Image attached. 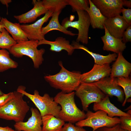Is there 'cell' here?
<instances>
[{
  "label": "cell",
  "mask_w": 131,
  "mask_h": 131,
  "mask_svg": "<svg viewBox=\"0 0 131 131\" xmlns=\"http://www.w3.org/2000/svg\"><path fill=\"white\" fill-rule=\"evenodd\" d=\"M118 85L122 87L125 96L124 99L123 103L122 106H124L127 101L131 97V79L129 78L119 77L117 78Z\"/></svg>",
  "instance_id": "cell-26"
},
{
  "label": "cell",
  "mask_w": 131,
  "mask_h": 131,
  "mask_svg": "<svg viewBox=\"0 0 131 131\" xmlns=\"http://www.w3.org/2000/svg\"><path fill=\"white\" fill-rule=\"evenodd\" d=\"M39 41L28 40L17 42L8 50L9 52L14 56L21 57L27 56L32 60L34 67L38 68L44 60L43 56L45 50L43 49H37Z\"/></svg>",
  "instance_id": "cell-5"
},
{
  "label": "cell",
  "mask_w": 131,
  "mask_h": 131,
  "mask_svg": "<svg viewBox=\"0 0 131 131\" xmlns=\"http://www.w3.org/2000/svg\"><path fill=\"white\" fill-rule=\"evenodd\" d=\"M78 17V20L75 21H71L68 17L64 18L62 21L61 25L65 29L69 27L77 29L78 31L76 41L81 42L83 44L88 43V32L90 25V18L87 12L84 10L76 11Z\"/></svg>",
  "instance_id": "cell-8"
},
{
  "label": "cell",
  "mask_w": 131,
  "mask_h": 131,
  "mask_svg": "<svg viewBox=\"0 0 131 131\" xmlns=\"http://www.w3.org/2000/svg\"><path fill=\"white\" fill-rule=\"evenodd\" d=\"M121 39L123 42L125 43L131 41V25L129 26L124 32Z\"/></svg>",
  "instance_id": "cell-34"
},
{
  "label": "cell",
  "mask_w": 131,
  "mask_h": 131,
  "mask_svg": "<svg viewBox=\"0 0 131 131\" xmlns=\"http://www.w3.org/2000/svg\"><path fill=\"white\" fill-rule=\"evenodd\" d=\"M1 33H0V36L1 35Z\"/></svg>",
  "instance_id": "cell-43"
},
{
  "label": "cell",
  "mask_w": 131,
  "mask_h": 131,
  "mask_svg": "<svg viewBox=\"0 0 131 131\" xmlns=\"http://www.w3.org/2000/svg\"><path fill=\"white\" fill-rule=\"evenodd\" d=\"M111 68L109 64L99 65L95 64L91 69L81 75V82L91 83L110 75Z\"/></svg>",
  "instance_id": "cell-13"
},
{
  "label": "cell",
  "mask_w": 131,
  "mask_h": 131,
  "mask_svg": "<svg viewBox=\"0 0 131 131\" xmlns=\"http://www.w3.org/2000/svg\"></svg>",
  "instance_id": "cell-44"
},
{
  "label": "cell",
  "mask_w": 131,
  "mask_h": 131,
  "mask_svg": "<svg viewBox=\"0 0 131 131\" xmlns=\"http://www.w3.org/2000/svg\"><path fill=\"white\" fill-rule=\"evenodd\" d=\"M42 131H63L65 122L51 115L42 116Z\"/></svg>",
  "instance_id": "cell-23"
},
{
  "label": "cell",
  "mask_w": 131,
  "mask_h": 131,
  "mask_svg": "<svg viewBox=\"0 0 131 131\" xmlns=\"http://www.w3.org/2000/svg\"><path fill=\"white\" fill-rule=\"evenodd\" d=\"M68 5H70L73 12L78 10L86 11L89 7V0H66Z\"/></svg>",
  "instance_id": "cell-29"
},
{
  "label": "cell",
  "mask_w": 131,
  "mask_h": 131,
  "mask_svg": "<svg viewBox=\"0 0 131 131\" xmlns=\"http://www.w3.org/2000/svg\"><path fill=\"white\" fill-rule=\"evenodd\" d=\"M42 1L47 10L53 13L62 10L68 5L66 0H43Z\"/></svg>",
  "instance_id": "cell-27"
},
{
  "label": "cell",
  "mask_w": 131,
  "mask_h": 131,
  "mask_svg": "<svg viewBox=\"0 0 131 131\" xmlns=\"http://www.w3.org/2000/svg\"><path fill=\"white\" fill-rule=\"evenodd\" d=\"M24 96L17 90L14 91L12 98L0 108V118L15 123L23 122L30 109L29 106L23 99Z\"/></svg>",
  "instance_id": "cell-3"
},
{
  "label": "cell",
  "mask_w": 131,
  "mask_h": 131,
  "mask_svg": "<svg viewBox=\"0 0 131 131\" xmlns=\"http://www.w3.org/2000/svg\"><path fill=\"white\" fill-rule=\"evenodd\" d=\"M86 114V118L76 123L75 125L83 127H90L92 128V131H96L101 128L111 127L120 123L119 118L110 117L101 110L95 112L88 110Z\"/></svg>",
  "instance_id": "cell-6"
},
{
  "label": "cell",
  "mask_w": 131,
  "mask_h": 131,
  "mask_svg": "<svg viewBox=\"0 0 131 131\" xmlns=\"http://www.w3.org/2000/svg\"><path fill=\"white\" fill-rule=\"evenodd\" d=\"M3 28L2 27V25L0 24V32H1L2 31Z\"/></svg>",
  "instance_id": "cell-39"
},
{
  "label": "cell",
  "mask_w": 131,
  "mask_h": 131,
  "mask_svg": "<svg viewBox=\"0 0 131 131\" xmlns=\"http://www.w3.org/2000/svg\"><path fill=\"white\" fill-rule=\"evenodd\" d=\"M71 45L75 49H82L90 54L94 59L95 64H96L101 65L106 64H110L115 61L117 56V54L115 53L112 54L109 53L108 55L104 56L94 53L90 51L87 47L74 41H72Z\"/></svg>",
  "instance_id": "cell-20"
},
{
  "label": "cell",
  "mask_w": 131,
  "mask_h": 131,
  "mask_svg": "<svg viewBox=\"0 0 131 131\" xmlns=\"http://www.w3.org/2000/svg\"><path fill=\"white\" fill-rule=\"evenodd\" d=\"M13 92L7 94L4 93L0 96V108L7 104L12 98L13 96Z\"/></svg>",
  "instance_id": "cell-32"
},
{
  "label": "cell",
  "mask_w": 131,
  "mask_h": 131,
  "mask_svg": "<svg viewBox=\"0 0 131 131\" xmlns=\"http://www.w3.org/2000/svg\"><path fill=\"white\" fill-rule=\"evenodd\" d=\"M0 23L3 28L11 35L17 42L28 40L25 34L21 28L19 23H13L6 18L2 17Z\"/></svg>",
  "instance_id": "cell-21"
},
{
  "label": "cell",
  "mask_w": 131,
  "mask_h": 131,
  "mask_svg": "<svg viewBox=\"0 0 131 131\" xmlns=\"http://www.w3.org/2000/svg\"><path fill=\"white\" fill-rule=\"evenodd\" d=\"M31 115L26 122L15 123L14 127L17 131H42V116L39 110L33 107L30 109Z\"/></svg>",
  "instance_id": "cell-12"
},
{
  "label": "cell",
  "mask_w": 131,
  "mask_h": 131,
  "mask_svg": "<svg viewBox=\"0 0 131 131\" xmlns=\"http://www.w3.org/2000/svg\"><path fill=\"white\" fill-rule=\"evenodd\" d=\"M0 131H16V130L8 126L4 127L0 126Z\"/></svg>",
  "instance_id": "cell-37"
},
{
  "label": "cell",
  "mask_w": 131,
  "mask_h": 131,
  "mask_svg": "<svg viewBox=\"0 0 131 131\" xmlns=\"http://www.w3.org/2000/svg\"><path fill=\"white\" fill-rule=\"evenodd\" d=\"M74 91L65 93L61 91L54 98L55 101L60 105L61 109L58 118L65 122L76 123L86 118V114L77 107L74 100Z\"/></svg>",
  "instance_id": "cell-2"
},
{
  "label": "cell",
  "mask_w": 131,
  "mask_h": 131,
  "mask_svg": "<svg viewBox=\"0 0 131 131\" xmlns=\"http://www.w3.org/2000/svg\"><path fill=\"white\" fill-rule=\"evenodd\" d=\"M62 10L53 13L52 17L49 23L45 26L42 27V32L43 34L45 35L49 32L57 30L60 31L65 34L71 36H74L78 34L74 33L68 30L61 25L59 21V15Z\"/></svg>",
  "instance_id": "cell-24"
},
{
  "label": "cell",
  "mask_w": 131,
  "mask_h": 131,
  "mask_svg": "<svg viewBox=\"0 0 131 131\" xmlns=\"http://www.w3.org/2000/svg\"><path fill=\"white\" fill-rule=\"evenodd\" d=\"M121 13L123 14V18L129 25H131V9L125 8H123L122 9Z\"/></svg>",
  "instance_id": "cell-33"
},
{
  "label": "cell",
  "mask_w": 131,
  "mask_h": 131,
  "mask_svg": "<svg viewBox=\"0 0 131 131\" xmlns=\"http://www.w3.org/2000/svg\"><path fill=\"white\" fill-rule=\"evenodd\" d=\"M18 64L10 57L9 53L5 49H0V72L16 68Z\"/></svg>",
  "instance_id": "cell-25"
},
{
  "label": "cell",
  "mask_w": 131,
  "mask_h": 131,
  "mask_svg": "<svg viewBox=\"0 0 131 131\" xmlns=\"http://www.w3.org/2000/svg\"><path fill=\"white\" fill-rule=\"evenodd\" d=\"M42 44L50 45V50L53 51L59 52L65 50L69 55H71L75 50L73 47L70 44L69 41L62 37H57L54 41H48L45 39L39 41L38 46Z\"/></svg>",
  "instance_id": "cell-19"
},
{
  "label": "cell",
  "mask_w": 131,
  "mask_h": 131,
  "mask_svg": "<svg viewBox=\"0 0 131 131\" xmlns=\"http://www.w3.org/2000/svg\"><path fill=\"white\" fill-rule=\"evenodd\" d=\"M104 25L111 35L120 39L122 38L124 32L130 26L120 15L107 18L105 21Z\"/></svg>",
  "instance_id": "cell-14"
},
{
  "label": "cell",
  "mask_w": 131,
  "mask_h": 131,
  "mask_svg": "<svg viewBox=\"0 0 131 131\" xmlns=\"http://www.w3.org/2000/svg\"><path fill=\"white\" fill-rule=\"evenodd\" d=\"M25 89L24 86H20L16 90L31 100L38 109L42 116L51 115L58 118L61 107L55 101L54 98L47 93H45L41 96L36 90H34L33 94H31L25 91Z\"/></svg>",
  "instance_id": "cell-4"
},
{
  "label": "cell",
  "mask_w": 131,
  "mask_h": 131,
  "mask_svg": "<svg viewBox=\"0 0 131 131\" xmlns=\"http://www.w3.org/2000/svg\"><path fill=\"white\" fill-rule=\"evenodd\" d=\"M61 69L57 73L46 75L45 80L52 87L65 93L75 91L81 83V75L79 72L70 71L63 66L61 61L58 62Z\"/></svg>",
  "instance_id": "cell-1"
},
{
  "label": "cell",
  "mask_w": 131,
  "mask_h": 131,
  "mask_svg": "<svg viewBox=\"0 0 131 131\" xmlns=\"http://www.w3.org/2000/svg\"><path fill=\"white\" fill-rule=\"evenodd\" d=\"M93 110L96 111L101 110L106 112L108 116L111 118L115 116H127L131 115L119 109L110 102L109 97L106 95L99 102L94 103L93 106Z\"/></svg>",
  "instance_id": "cell-17"
},
{
  "label": "cell",
  "mask_w": 131,
  "mask_h": 131,
  "mask_svg": "<svg viewBox=\"0 0 131 131\" xmlns=\"http://www.w3.org/2000/svg\"><path fill=\"white\" fill-rule=\"evenodd\" d=\"M119 125L122 129L131 131V115L127 116H121L119 118Z\"/></svg>",
  "instance_id": "cell-30"
},
{
  "label": "cell",
  "mask_w": 131,
  "mask_h": 131,
  "mask_svg": "<svg viewBox=\"0 0 131 131\" xmlns=\"http://www.w3.org/2000/svg\"><path fill=\"white\" fill-rule=\"evenodd\" d=\"M53 13L48 11L44 16L35 22L30 25H20V27L30 40H38L39 41L45 39L44 35L42 32V26L46 22L49 18L51 17Z\"/></svg>",
  "instance_id": "cell-10"
},
{
  "label": "cell",
  "mask_w": 131,
  "mask_h": 131,
  "mask_svg": "<svg viewBox=\"0 0 131 131\" xmlns=\"http://www.w3.org/2000/svg\"><path fill=\"white\" fill-rule=\"evenodd\" d=\"M119 124H118L111 127H104L99 128L96 131H120Z\"/></svg>",
  "instance_id": "cell-35"
},
{
  "label": "cell",
  "mask_w": 131,
  "mask_h": 131,
  "mask_svg": "<svg viewBox=\"0 0 131 131\" xmlns=\"http://www.w3.org/2000/svg\"><path fill=\"white\" fill-rule=\"evenodd\" d=\"M63 131H87L83 127L75 126L70 123H65L63 127Z\"/></svg>",
  "instance_id": "cell-31"
},
{
  "label": "cell",
  "mask_w": 131,
  "mask_h": 131,
  "mask_svg": "<svg viewBox=\"0 0 131 131\" xmlns=\"http://www.w3.org/2000/svg\"><path fill=\"white\" fill-rule=\"evenodd\" d=\"M16 43L6 29L3 28L0 36V48L8 50Z\"/></svg>",
  "instance_id": "cell-28"
},
{
  "label": "cell",
  "mask_w": 131,
  "mask_h": 131,
  "mask_svg": "<svg viewBox=\"0 0 131 131\" xmlns=\"http://www.w3.org/2000/svg\"><path fill=\"white\" fill-rule=\"evenodd\" d=\"M33 3L34 7L30 10L21 15L14 16L20 23L25 24L33 22L48 11L42 0H33Z\"/></svg>",
  "instance_id": "cell-15"
},
{
  "label": "cell",
  "mask_w": 131,
  "mask_h": 131,
  "mask_svg": "<svg viewBox=\"0 0 131 131\" xmlns=\"http://www.w3.org/2000/svg\"><path fill=\"white\" fill-rule=\"evenodd\" d=\"M92 83L106 95L109 97L115 96L119 101L123 103L124 93L122 88L118 84L117 78L108 77Z\"/></svg>",
  "instance_id": "cell-9"
},
{
  "label": "cell",
  "mask_w": 131,
  "mask_h": 131,
  "mask_svg": "<svg viewBox=\"0 0 131 131\" xmlns=\"http://www.w3.org/2000/svg\"><path fill=\"white\" fill-rule=\"evenodd\" d=\"M123 6H124L131 8V0H122Z\"/></svg>",
  "instance_id": "cell-36"
},
{
  "label": "cell",
  "mask_w": 131,
  "mask_h": 131,
  "mask_svg": "<svg viewBox=\"0 0 131 131\" xmlns=\"http://www.w3.org/2000/svg\"><path fill=\"white\" fill-rule=\"evenodd\" d=\"M105 33L101 37L103 43V50L110 51L118 54L122 52L126 48L125 43L123 42L122 39L116 38L111 35L104 26Z\"/></svg>",
  "instance_id": "cell-18"
},
{
  "label": "cell",
  "mask_w": 131,
  "mask_h": 131,
  "mask_svg": "<svg viewBox=\"0 0 131 131\" xmlns=\"http://www.w3.org/2000/svg\"><path fill=\"white\" fill-rule=\"evenodd\" d=\"M119 131H129L127 130L123 129H122V128H121L120 127V128Z\"/></svg>",
  "instance_id": "cell-40"
},
{
  "label": "cell",
  "mask_w": 131,
  "mask_h": 131,
  "mask_svg": "<svg viewBox=\"0 0 131 131\" xmlns=\"http://www.w3.org/2000/svg\"><path fill=\"white\" fill-rule=\"evenodd\" d=\"M89 7L86 10L90 18V25L93 29H104V23L107 18L101 13L91 0H89Z\"/></svg>",
  "instance_id": "cell-22"
},
{
  "label": "cell",
  "mask_w": 131,
  "mask_h": 131,
  "mask_svg": "<svg viewBox=\"0 0 131 131\" xmlns=\"http://www.w3.org/2000/svg\"><path fill=\"white\" fill-rule=\"evenodd\" d=\"M4 93L0 89V96L3 94Z\"/></svg>",
  "instance_id": "cell-41"
},
{
  "label": "cell",
  "mask_w": 131,
  "mask_h": 131,
  "mask_svg": "<svg viewBox=\"0 0 131 131\" xmlns=\"http://www.w3.org/2000/svg\"><path fill=\"white\" fill-rule=\"evenodd\" d=\"M1 17L0 16V20H1Z\"/></svg>",
  "instance_id": "cell-42"
},
{
  "label": "cell",
  "mask_w": 131,
  "mask_h": 131,
  "mask_svg": "<svg viewBox=\"0 0 131 131\" xmlns=\"http://www.w3.org/2000/svg\"><path fill=\"white\" fill-rule=\"evenodd\" d=\"M0 1L2 4L5 5L8 7V4L11 3L12 0H1Z\"/></svg>",
  "instance_id": "cell-38"
},
{
  "label": "cell",
  "mask_w": 131,
  "mask_h": 131,
  "mask_svg": "<svg viewBox=\"0 0 131 131\" xmlns=\"http://www.w3.org/2000/svg\"><path fill=\"white\" fill-rule=\"evenodd\" d=\"M111 68L110 77L128 78L131 72V64L123 56L122 52L117 54V56Z\"/></svg>",
  "instance_id": "cell-16"
},
{
  "label": "cell",
  "mask_w": 131,
  "mask_h": 131,
  "mask_svg": "<svg viewBox=\"0 0 131 131\" xmlns=\"http://www.w3.org/2000/svg\"><path fill=\"white\" fill-rule=\"evenodd\" d=\"M92 3L107 18L113 17L121 13L122 0H92Z\"/></svg>",
  "instance_id": "cell-11"
},
{
  "label": "cell",
  "mask_w": 131,
  "mask_h": 131,
  "mask_svg": "<svg viewBox=\"0 0 131 131\" xmlns=\"http://www.w3.org/2000/svg\"><path fill=\"white\" fill-rule=\"evenodd\" d=\"M75 91V95L80 99L83 110L87 111L91 104L99 102L106 95L92 83L81 82Z\"/></svg>",
  "instance_id": "cell-7"
}]
</instances>
